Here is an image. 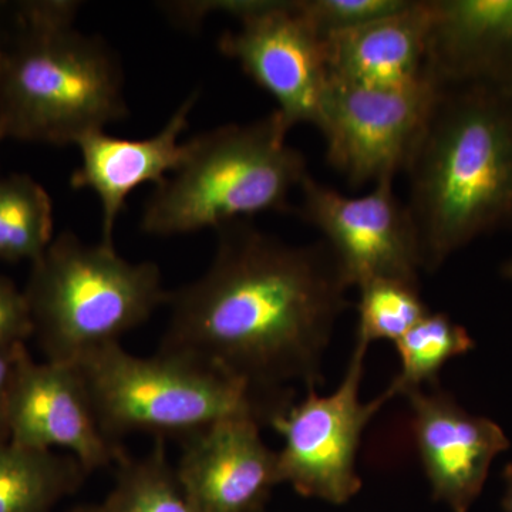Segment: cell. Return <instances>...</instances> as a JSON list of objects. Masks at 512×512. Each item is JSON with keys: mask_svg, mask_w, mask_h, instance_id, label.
I'll list each match as a JSON object with an SVG mask.
<instances>
[{"mask_svg": "<svg viewBox=\"0 0 512 512\" xmlns=\"http://www.w3.org/2000/svg\"><path fill=\"white\" fill-rule=\"evenodd\" d=\"M350 288L322 239L292 245L247 220L229 222L217 229L207 271L170 292L158 350L242 384L274 420L295 403V386H323V359Z\"/></svg>", "mask_w": 512, "mask_h": 512, "instance_id": "6da1fadb", "label": "cell"}, {"mask_svg": "<svg viewBox=\"0 0 512 512\" xmlns=\"http://www.w3.org/2000/svg\"><path fill=\"white\" fill-rule=\"evenodd\" d=\"M404 173L424 271L474 239L512 229V93L439 87Z\"/></svg>", "mask_w": 512, "mask_h": 512, "instance_id": "7a4b0ae2", "label": "cell"}, {"mask_svg": "<svg viewBox=\"0 0 512 512\" xmlns=\"http://www.w3.org/2000/svg\"><path fill=\"white\" fill-rule=\"evenodd\" d=\"M80 3H12L0 49V137L76 146L127 119L123 72L109 46L74 28Z\"/></svg>", "mask_w": 512, "mask_h": 512, "instance_id": "3957f363", "label": "cell"}, {"mask_svg": "<svg viewBox=\"0 0 512 512\" xmlns=\"http://www.w3.org/2000/svg\"><path fill=\"white\" fill-rule=\"evenodd\" d=\"M288 133L275 110L185 141L184 160L148 195L144 234L170 238L217 231L264 212L291 210L289 197L309 174L305 156L286 141Z\"/></svg>", "mask_w": 512, "mask_h": 512, "instance_id": "277c9868", "label": "cell"}, {"mask_svg": "<svg viewBox=\"0 0 512 512\" xmlns=\"http://www.w3.org/2000/svg\"><path fill=\"white\" fill-rule=\"evenodd\" d=\"M23 293L45 359L69 365L120 343L170 296L154 262L134 264L114 245L89 244L72 231L30 265Z\"/></svg>", "mask_w": 512, "mask_h": 512, "instance_id": "5b68a950", "label": "cell"}, {"mask_svg": "<svg viewBox=\"0 0 512 512\" xmlns=\"http://www.w3.org/2000/svg\"><path fill=\"white\" fill-rule=\"evenodd\" d=\"M101 429L120 444L131 433L181 439L229 417L269 427L272 414L242 384L173 353L134 356L121 343L74 363Z\"/></svg>", "mask_w": 512, "mask_h": 512, "instance_id": "8992f818", "label": "cell"}, {"mask_svg": "<svg viewBox=\"0 0 512 512\" xmlns=\"http://www.w3.org/2000/svg\"><path fill=\"white\" fill-rule=\"evenodd\" d=\"M367 349L365 343H355L335 392H308L269 424L284 441L276 451L281 484L291 485L302 497L343 505L362 488L356 460L363 433L384 403L393 399L386 390L370 402L360 400Z\"/></svg>", "mask_w": 512, "mask_h": 512, "instance_id": "52a82bcc", "label": "cell"}, {"mask_svg": "<svg viewBox=\"0 0 512 512\" xmlns=\"http://www.w3.org/2000/svg\"><path fill=\"white\" fill-rule=\"evenodd\" d=\"M437 92L427 76L396 89L328 80L316 128L330 167L352 187L393 181L413 156Z\"/></svg>", "mask_w": 512, "mask_h": 512, "instance_id": "ba28073f", "label": "cell"}, {"mask_svg": "<svg viewBox=\"0 0 512 512\" xmlns=\"http://www.w3.org/2000/svg\"><path fill=\"white\" fill-rule=\"evenodd\" d=\"M299 190V217L322 234L352 288L379 278L420 285L419 234L392 180L380 181L362 197H348L308 175Z\"/></svg>", "mask_w": 512, "mask_h": 512, "instance_id": "9c48e42d", "label": "cell"}, {"mask_svg": "<svg viewBox=\"0 0 512 512\" xmlns=\"http://www.w3.org/2000/svg\"><path fill=\"white\" fill-rule=\"evenodd\" d=\"M218 47L274 97L289 131L298 124L316 127L328 72L323 39L299 12V0H281L242 20L221 36Z\"/></svg>", "mask_w": 512, "mask_h": 512, "instance_id": "30bf717a", "label": "cell"}, {"mask_svg": "<svg viewBox=\"0 0 512 512\" xmlns=\"http://www.w3.org/2000/svg\"><path fill=\"white\" fill-rule=\"evenodd\" d=\"M9 440L40 451H67L87 474L117 464L123 447L101 429L79 370L69 363L36 362L26 350L13 377Z\"/></svg>", "mask_w": 512, "mask_h": 512, "instance_id": "8fae6325", "label": "cell"}, {"mask_svg": "<svg viewBox=\"0 0 512 512\" xmlns=\"http://www.w3.org/2000/svg\"><path fill=\"white\" fill-rule=\"evenodd\" d=\"M402 396L412 410L414 443L433 500L453 512L470 511L510 439L495 421L468 413L439 386Z\"/></svg>", "mask_w": 512, "mask_h": 512, "instance_id": "7c38bea8", "label": "cell"}, {"mask_svg": "<svg viewBox=\"0 0 512 512\" xmlns=\"http://www.w3.org/2000/svg\"><path fill=\"white\" fill-rule=\"evenodd\" d=\"M259 421L229 417L184 437L175 466L200 512H262L281 484L278 453L262 440Z\"/></svg>", "mask_w": 512, "mask_h": 512, "instance_id": "4fadbf2b", "label": "cell"}, {"mask_svg": "<svg viewBox=\"0 0 512 512\" xmlns=\"http://www.w3.org/2000/svg\"><path fill=\"white\" fill-rule=\"evenodd\" d=\"M431 13V82L512 93V0H431Z\"/></svg>", "mask_w": 512, "mask_h": 512, "instance_id": "5bb4252c", "label": "cell"}, {"mask_svg": "<svg viewBox=\"0 0 512 512\" xmlns=\"http://www.w3.org/2000/svg\"><path fill=\"white\" fill-rule=\"evenodd\" d=\"M198 93H192L174 111L164 127L143 140L109 136L94 131L80 138V164L74 170L73 190H89L99 198L101 242L114 245V231L131 192L146 184L163 183L184 160L185 143L181 136L188 128V117Z\"/></svg>", "mask_w": 512, "mask_h": 512, "instance_id": "9a60e30c", "label": "cell"}, {"mask_svg": "<svg viewBox=\"0 0 512 512\" xmlns=\"http://www.w3.org/2000/svg\"><path fill=\"white\" fill-rule=\"evenodd\" d=\"M431 16V0H412L386 18L323 37L328 80L372 89L420 82Z\"/></svg>", "mask_w": 512, "mask_h": 512, "instance_id": "2e32d148", "label": "cell"}, {"mask_svg": "<svg viewBox=\"0 0 512 512\" xmlns=\"http://www.w3.org/2000/svg\"><path fill=\"white\" fill-rule=\"evenodd\" d=\"M87 476L69 454L0 440V512H52Z\"/></svg>", "mask_w": 512, "mask_h": 512, "instance_id": "e0dca14e", "label": "cell"}, {"mask_svg": "<svg viewBox=\"0 0 512 512\" xmlns=\"http://www.w3.org/2000/svg\"><path fill=\"white\" fill-rule=\"evenodd\" d=\"M53 204L28 174L0 177V261L36 262L52 244Z\"/></svg>", "mask_w": 512, "mask_h": 512, "instance_id": "ac0fdd59", "label": "cell"}, {"mask_svg": "<svg viewBox=\"0 0 512 512\" xmlns=\"http://www.w3.org/2000/svg\"><path fill=\"white\" fill-rule=\"evenodd\" d=\"M117 467L116 483L93 512H200L184 493L163 439L147 456H123Z\"/></svg>", "mask_w": 512, "mask_h": 512, "instance_id": "d6986e66", "label": "cell"}, {"mask_svg": "<svg viewBox=\"0 0 512 512\" xmlns=\"http://www.w3.org/2000/svg\"><path fill=\"white\" fill-rule=\"evenodd\" d=\"M400 357V372L387 387L393 397L424 384L439 386V373L454 357L467 355L476 348L464 326L447 313H427L402 339L394 343Z\"/></svg>", "mask_w": 512, "mask_h": 512, "instance_id": "ffe728a7", "label": "cell"}, {"mask_svg": "<svg viewBox=\"0 0 512 512\" xmlns=\"http://www.w3.org/2000/svg\"><path fill=\"white\" fill-rule=\"evenodd\" d=\"M357 288L356 342L367 346L377 340L396 343L430 312L421 299L420 285L379 278Z\"/></svg>", "mask_w": 512, "mask_h": 512, "instance_id": "44dd1931", "label": "cell"}, {"mask_svg": "<svg viewBox=\"0 0 512 512\" xmlns=\"http://www.w3.org/2000/svg\"><path fill=\"white\" fill-rule=\"evenodd\" d=\"M410 3L412 0H299V12L323 39L386 18Z\"/></svg>", "mask_w": 512, "mask_h": 512, "instance_id": "7402d4cb", "label": "cell"}, {"mask_svg": "<svg viewBox=\"0 0 512 512\" xmlns=\"http://www.w3.org/2000/svg\"><path fill=\"white\" fill-rule=\"evenodd\" d=\"M33 338L32 319L25 293L8 276L0 275V348Z\"/></svg>", "mask_w": 512, "mask_h": 512, "instance_id": "603a6c76", "label": "cell"}, {"mask_svg": "<svg viewBox=\"0 0 512 512\" xmlns=\"http://www.w3.org/2000/svg\"><path fill=\"white\" fill-rule=\"evenodd\" d=\"M26 343L0 348V440H9L8 407L13 377L20 357L26 352Z\"/></svg>", "mask_w": 512, "mask_h": 512, "instance_id": "cb8c5ba5", "label": "cell"}, {"mask_svg": "<svg viewBox=\"0 0 512 512\" xmlns=\"http://www.w3.org/2000/svg\"><path fill=\"white\" fill-rule=\"evenodd\" d=\"M10 9H12V3L2 2V0H0V49H2L3 42H5L6 36H8L10 28Z\"/></svg>", "mask_w": 512, "mask_h": 512, "instance_id": "d4e9b609", "label": "cell"}, {"mask_svg": "<svg viewBox=\"0 0 512 512\" xmlns=\"http://www.w3.org/2000/svg\"><path fill=\"white\" fill-rule=\"evenodd\" d=\"M503 478L505 490L501 505H503L505 512H512V464H508V466L505 467Z\"/></svg>", "mask_w": 512, "mask_h": 512, "instance_id": "484cf974", "label": "cell"}, {"mask_svg": "<svg viewBox=\"0 0 512 512\" xmlns=\"http://www.w3.org/2000/svg\"><path fill=\"white\" fill-rule=\"evenodd\" d=\"M501 274H503L505 279L512 282V256L503 266H501Z\"/></svg>", "mask_w": 512, "mask_h": 512, "instance_id": "4316f807", "label": "cell"}, {"mask_svg": "<svg viewBox=\"0 0 512 512\" xmlns=\"http://www.w3.org/2000/svg\"><path fill=\"white\" fill-rule=\"evenodd\" d=\"M72 512H93V508L92 505H89V507L76 508V510H73Z\"/></svg>", "mask_w": 512, "mask_h": 512, "instance_id": "83f0119b", "label": "cell"}, {"mask_svg": "<svg viewBox=\"0 0 512 512\" xmlns=\"http://www.w3.org/2000/svg\"><path fill=\"white\" fill-rule=\"evenodd\" d=\"M2 141H3V138H2V137H0V143H2Z\"/></svg>", "mask_w": 512, "mask_h": 512, "instance_id": "f1b7e54d", "label": "cell"}, {"mask_svg": "<svg viewBox=\"0 0 512 512\" xmlns=\"http://www.w3.org/2000/svg\"><path fill=\"white\" fill-rule=\"evenodd\" d=\"M262 512H265V511H262Z\"/></svg>", "mask_w": 512, "mask_h": 512, "instance_id": "f546056e", "label": "cell"}]
</instances>
